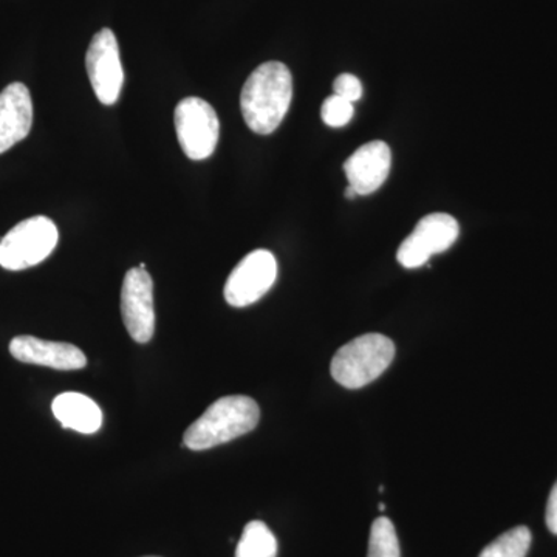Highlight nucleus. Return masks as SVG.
Instances as JSON below:
<instances>
[{"mask_svg":"<svg viewBox=\"0 0 557 557\" xmlns=\"http://www.w3.org/2000/svg\"><path fill=\"white\" fill-rule=\"evenodd\" d=\"M293 98V76L287 65L269 61L249 75L240 95V109L249 129L270 135L281 126Z\"/></svg>","mask_w":557,"mask_h":557,"instance_id":"obj_1","label":"nucleus"},{"mask_svg":"<svg viewBox=\"0 0 557 557\" xmlns=\"http://www.w3.org/2000/svg\"><path fill=\"white\" fill-rule=\"evenodd\" d=\"M260 409L255 399L231 395L218 399L185 432L183 443L190 450H207L233 442L258 426Z\"/></svg>","mask_w":557,"mask_h":557,"instance_id":"obj_2","label":"nucleus"},{"mask_svg":"<svg viewBox=\"0 0 557 557\" xmlns=\"http://www.w3.org/2000/svg\"><path fill=\"white\" fill-rule=\"evenodd\" d=\"M394 358V341L380 333H368L336 351L330 372L333 380L343 387H364L380 379Z\"/></svg>","mask_w":557,"mask_h":557,"instance_id":"obj_3","label":"nucleus"},{"mask_svg":"<svg viewBox=\"0 0 557 557\" xmlns=\"http://www.w3.org/2000/svg\"><path fill=\"white\" fill-rule=\"evenodd\" d=\"M60 240L53 220L36 218L17 223L0 240V267L10 271L32 269L44 262Z\"/></svg>","mask_w":557,"mask_h":557,"instance_id":"obj_4","label":"nucleus"},{"mask_svg":"<svg viewBox=\"0 0 557 557\" xmlns=\"http://www.w3.org/2000/svg\"><path fill=\"white\" fill-rule=\"evenodd\" d=\"M175 131L183 152L190 160H205L214 153L220 135L218 113L209 102L189 97L175 109Z\"/></svg>","mask_w":557,"mask_h":557,"instance_id":"obj_5","label":"nucleus"},{"mask_svg":"<svg viewBox=\"0 0 557 557\" xmlns=\"http://www.w3.org/2000/svg\"><path fill=\"white\" fill-rule=\"evenodd\" d=\"M460 234V226L453 215L435 212L417 223L416 230L403 242L397 252L398 262L413 270L426 265L432 256L448 251Z\"/></svg>","mask_w":557,"mask_h":557,"instance_id":"obj_6","label":"nucleus"},{"mask_svg":"<svg viewBox=\"0 0 557 557\" xmlns=\"http://www.w3.org/2000/svg\"><path fill=\"white\" fill-rule=\"evenodd\" d=\"M86 67L98 100L106 106L119 101L124 84L119 40L110 28H102L91 39L86 54Z\"/></svg>","mask_w":557,"mask_h":557,"instance_id":"obj_7","label":"nucleus"},{"mask_svg":"<svg viewBox=\"0 0 557 557\" xmlns=\"http://www.w3.org/2000/svg\"><path fill=\"white\" fill-rule=\"evenodd\" d=\"M277 263L267 249L249 252L230 274L225 285V299L231 307L252 306L273 287Z\"/></svg>","mask_w":557,"mask_h":557,"instance_id":"obj_8","label":"nucleus"},{"mask_svg":"<svg viewBox=\"0 0 557 557\" xmlns=\"http://www.w3.org/2000/svg\"><path fill=\"white\" fill-rule=\"evenodd\" d=\"M121 317L135 343L146 344L152 339L156 332V310L153 282L148 271H127L121 288Z\"/></svg>","mask_w":557,"mask_h":557,"instance_id":"obj_9","label":"nucleus"},{"mask_svg":"<svg viewBox=\"0 0 557 557\" xmlns=\"http://www.w3.org/2000/svg\"><path fill=\"white\" fill-rule=\"evenodd\" d=\"M392 152L384 141H370L348 157L344 172L358 196H370L384 185L391 172Z\"/></svg>","mask_w":557,"mask_h":557,"instance_id":"obj_10","label":"nucleus"},{"mask_svg":"<svg viewBox=\"0 0 557 557\" xmlns=\"http://www.w3.org/2000/svg\"><path fill=\"white\" fill-rule=\"evenodd\" d=\"M10 354L25 364L44 366L57 370H79L87 366V358L78 347L35 336H16L10 344Z\"/></svg>","mask_w":557,"mask_h":557,"instance_id":"obj_11","label":"nucleus"},{"mask_svg":"<svg viewBox=\"0 0 557 557\" xmlns=\"http://www.w3.org/2000/svg\"><path fill=\"white\" fill-rule=\"evenodd\" d=\"M32 126L30 90L22 83L10 84L0 94V153L27 138Z\"/></svg>","mask_w":557,"mask_h":557,"instance_id":"obj_12","label":"nucleus"},{"mask_svg":"<svg viewBox=\"0 0 557 557\" xmlns=\"http://www.w3.org/2000/svg\"><path fill=\"white\" fill-rule=\"evenodd\" d=\"M51 410L62 428L72 429L79 434H95L100 431L101 409L86 395L76 394V392L58 395L51 405Z\"/></svg>","mask_w":557,"mask_h":557,"instance_id":"obj_13","label":"nucleus"},{"mask_svg":"<svg viewBox=\"0 0 557 557\" xmlns=\"http://www.w3.org/2000/svg\"><path fill=\"white\" fill-rule=\"evenodd\" d=\"M277 541L269 527L252 520L244 528L236 548V557H276Z\"/></svg>","mask_w":557,"mask_h":557,"instance_id":"obj_14","label":"nucleus"},{"mask_svg":"<svg viewBox=\"0 0 557 557\" xmlns=\"http://www.w3.org/2000/svg\"><path fill=\"white\" fill-rule=\"evenodd\" d=\"M531 547V531L516 527L491 542L479 557H525Z\"/></svg>","mask_w":557,"mask_h":557,"instance_id":"obj_15","label":"nucleus"},{"mask_svg":"<svg viewBox=\"0 0 557 557\" xmlns=\"http://www.w3.org/2000/svg\"><path fill=\"white\" fill-rule=\"evenodd\" d=\"M368 557H401L397 531L391 519L379 518L373 522Z\"/></svg>","mask_w":557,"mask_h":557,"instance_id":"obj_16","label":"nucleus"},{"mask_svg":"<svg viewBox=\"0 0 557 557\" xmlns=\"http://www.w3.org/2000/svg\"><path fill=\"white\" fill-rule=\"evenodd\" d=\"M354 104L338 97V95L329 97L321 108L322 121L330 127L347 126L351 119H354Z\"/></svg>","mask_w":557,"mask_h":557,"instance_id":"obj_17","label":"nucleus"},{"mask_svg":"<svg viewBox=\"0 0 557 557\" xmlns=\"http://www.w3.org/2000/svg\"><path fill=\"white\" fill-rule=\"evenodd\" d=\"M333 91H335L333 95H338V97L354 104L362 97V84L357 76L343 73L333 83Z\"/></svg>","mask_w":557,"mask_h":557,"instance_id":"obj_18","label":"nucleus"},{"mask_svg":"<svg viewBox=\"0 0 557 557\" xmlns=\"http://www.w3.org/2000/svg\"><path fill=\"white\" fill-rule=\"evenodd\" d=\"M545 519H547L548 530L557 536V482L553 486L552 493H549Z\"/></svg>","mask_w":557,"mask_h":557,"instance_id":"obj_19","label":"nucleus"},{"mask_svg":"<svg viewBox=\"0 0 557 557\" xmlns=\"http://www.w3.org/2000/svg\"><path fill=\"white\" fill-rule=\"evenodd\" d=\"M347 199H355V197H358V194L355 193V189L351 188V186H348V189L346 190Z\"/></svg>","mask_w":557,"mask_h":557,"instance_id":"obj_20","label":"nucleus"},{"mask_svg":"<svg viewBox=\"0 0 557 557\" xmlns=\"http://www.w3.org/2000/svg\"><path fill=\"white\" fill-rule=\"evenodd\" d=\"M384 509H386V505L380 504V511H384Z\"/></svg>","mask_w":557,"mask_h":557,"instance_id":"obj_21","label":"nucleus"},{"mask_svg":"<svg viewBox=\"0 0 557 557\" xmlns=\"http://www.w3.org/2000/svg\"><path fill=\"white\" fill-rule=\"evenodd\" d=\"M149 557H156V556H149Z\"/></svg>","mask_w":557,"mask_h":557,"instance_id":"obj_22","label":"nucleus"}]
</instances>
